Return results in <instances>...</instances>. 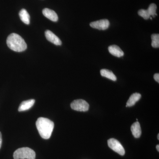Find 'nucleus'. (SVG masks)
I'll use <instances>...</instances> for the list:
<instances>
[{
  "label": "nucleus",
  "mask_w": 159,
  "mask_h": 159,
  "mask_svg": "<svg viewBox=\"0 0 159 159\" xmlns=\"http://www.w3.org/2000/svg\"><path fill=\"white\" fill-rule=\"evenodd\" d=\"M36 127L40 135L45 139L51 138L54 128V123L47 118L40 117L36 122Z\"/></svg>",
  "instance_id": "f257e3e1"
},
{
  "label": "nucleus",
  "mask_w": 159,
  "mask_h": 159,
  "mask_svg": "<svg viewBox=\"0 0 159 159\" xmlns=\"http://www.w3.org/2000/svg\"><path fill=\"white\" fill-rule=\"evenodd\" d=\"M7 46L9 48L16 52H22L27 48L25 40L16 33H11L7 38Z\"/></svg>",
  "instance_id": "f03ea898"
},
{
  "label": "nucleus",
  "mask_w": 159,
  "mask_h": 159,
  "mask_svg": "<svg viewBox=\"0 0 159 159\" xmlns=\"http://www.w3.org/2000/svg\"><path fill=\"white\" fill-rule=\"evenodd\" d=\"M13 158L14 159H35V153L31 148L24 147L14 152Z\"/></svg>",
  "instance_id": "7ed1b4c3"
},
{
  "label": "nucleus",
  "mask_w": 159,
  "mask_h": 159,
  "mask_svg": "<svg viewBox=\"0 0 159 159\" xmlns=\"http://www.w3.org/2000/svg\"><path fill=\"white\" fill-rule=\"evenodd\" d=\"M71 108L78 111H87L89 108V105L83 99H76L72 102L70 105Z\"/></svg>",
  "instance_id": "20e7f679"
},
{
  "label": "nucleus",
  "mask_w": 159,
  "mask_h": 159,
  "mask_svg": "<svg viewBox=\"0 0 159 159\" xmlns=\"http://www.w3.org/2000/svg\"><path fill=\"white\" fill-rule=\"evenodd\" d=\"M107 144H108L109 147L111 149H112L113 150L119 154L120 155L123 156L125 154V149L121 145V143L116 139H109L107 141Z\"/></svg>",
  "instance_id": "39448f33"
},
{
  "label": "nucleus",
  "mask_w": 159,
  "mask_h": 159,
  "mask_svg": "<svg viewBox=\"0 0 159 159\" xmlns=\"http://www.w3.org/2000/svg\"><path fill=\"white\" fill-rule=\"evenodd\" d=\"M110 23L108 20L102 19L93 22L90 24V26L94 29L100 30H105L108 29Z\"/></svg>",
  "instance_id": "423d86ee"
},
{
  "label": "nucleus",
  "mask_w": 159,
  "mask_h": 159,
  "mask_svg": "<svg viewBox=\"0 0 159 159\" xmlns=\"http://www.w3.org/2000/svg\"><path fill=\"white\" fill-rule=\"evenodd\" d=\"M45 34L46 39L50 42L57 46L61 45V40L52 31L50 30H47L45 32Z\"/></svg>",
  "instance_id": "0eeeda50"
},
{
  "label": "nucleus",
  "mask_w": 159,
  "mask_h": 159,
  "mask_svg": "<svg viewBox=\"0 0 159 159\" xmlns=\"http://www.w3.org/2000/svg\"><path fill=\"white\" fill-rule=\"evenodd\" d=\"M43 14L46 17L52 21L56 22L58 20V18L57 15L54 10L45 8L43 9Z\"/></svg>",
  "instance_id": "6e6552de"
},
{
  "label": "nucleus",
  "mask_w": 159,
  "mask_h": 159,
  "mask_svg": "<svg viewBox=\"0 0 159 159\" xmlns=\"http://www.w3.org/2000/svg\"><path fill=\"white\" fill-rule=\"evenodd\" d=\"M108 51L112 55L117 57H122L124 54V52L119 46L116 45L109 46L108 48Z\"/></svg>",
  "instance_id": "1a4fd4ad"
},
{
  "label": "nucleus",
  "mask_w": 159,
  "mask_h": 159,
  "mask_svg": "<svg viewBox=\"0 0 159 159\" xmlns=\"http://www.w3.org/2000/svg\"><path fill=\"white\" fill-rule=\"evenodd\" d=\"M34 102H35V100L34 99H29L26 101H23L19 107V111H24L29 110L34 105Z\"/></svg>",
  "instance_id": "9d476101"
},
{
  "label": "nucleus",
  "mask_w": 159,
  "mask_h": 159,
  "mask_svg": "<svg viewBox=\"0 0 159 159\" xmlns=\"http://www.w3.org/2000/svg\"><path fill=\"white\" fill-rule=\"evenodd\" d=\"M131 130L134 138H140L142 134V130L139 122H137L133 124L131 127Z\"/></svg>",
  "instance_id": "9b49d317"
},
{
  "label": "nucleus",
  "mask_w": 159,
  "mask_h": 159,
  "mask_svg": "<svg viewBox=\"0 0 159 159\" xmlns=\"http://www.w3.org/2000/svg\"><path fill=\"white\" fill-rule=\"evenodd\" d=\"M141 98V95L139 93H134L129 97L126 103V107H132L134 105L136 102H138Z\"/></svg>",
  "instance_id": "f8f14e48"
},
{
  "label": "nucleus",
  "mask_w": 159,
  "mask_h": 159,
  "mask_svg": "<svg viewBox=\"0 0 159 159\" xmlns=\"http://www.w3.org/2000/svg\"><path fill=\"white\" fill-rule=\"evenodd\" d=\"M20 19L23 23L26 25L30 24V16L27 10L25 9H22L19 12Z\"/></svg>",
  "instance_id": "ddd939ff"
},
{
  "label": "nucleus",
  "mask_w": 159,
  "mask_h": 159,
  "mask_svg": "<svg viewBox=\"0 0 159 159\" xmlns=\"http://www.w3.org/2000/svg\"><path fill=\"white\" fill-rule=\"evenodd\" d=\"M100 74L102 77H106L111 80L116 81L117 80L116 77L115 76L112 71L106 69H102L100 70Z\"/></svg>",
  "instance_id": "4468645a"
},
{
  "label": "nucleus",
  "mask_w": 159,
  "mask_h": 159,
  "mask_svg": "<svg viewBox=\"0 0 159 159\" xmlns=\"http://www.w3.org/2000/svg\"><path fill=\"white\" fill-rule=\"evenodd\" d=\"M152 46L154 48H159V34H152L151 36Z\"/></svg>",
  "instance_id": "2eb2a0df"
},
{
  "label": "nucleus",
  "mask_w": 159,
  "mask_h": 159,
  "mask_svg": "<svg viewBox=\"0 0 159 159\" xmlns=\"http://www.w3.org/2000/svg\"><path fill=\"white\" fill-rule=\"evenodd\" d=\"M157 7L156 5L153 3L151 4L150 6L148 7V9H147L148 11V13L150 15V16H152L154 17L155 16L157 15L156 13V10Z\"/></svg>",
  "instance_id": "dca6fc26"
},
{
  "label": "nucleus",
  "mask_w": 159,
  "mask_h": 159,
  "mask_svg": "<svg viewBox=\"0 0 159 159\" xmlns=\"http://www.w3.org/2000/svg\"><path fill=\"white\" fill-rule=\"evenodd\" d=\"M138 14L145 20H148L150 17V15L148 13L147 10L145 9H140L138 11Z\"/></svg>",
  "instance_id": "f3484780"
},
{
  "label": "nucleus",
  "mask_w": 159,
  "mask_h": 159,
  "mask_svg": "<svg viewBox=\"0 0 159 159\" xmlns=\"http://www.w3.org/2000/svg\"><path fill=\"white\" fill-rule=\"evenodd\" d=\"M154 79H155V80L158 83H159V74H154Z\"/></svg>",
  "instance_id": "a211bd4d"
},
{
  "label": "nucleus",
  "mask_w": 159,
  "mask_h": 159,
  "mask_svg": "<svg viewBox=\"0 0 159 159\" xmlns=\"http://www.w3.org/2000/svg\"><path fill=\"white\" fill-rule=\"evenodd\" d=\"M2 135L1 132H0V149H1V146L2 145Z\"/></svg>",
  "instance_id": "6ab92c4d"
},
{
  "label": "nucleus",
  "mask_w": 159,
  "mask_h": 159,
  "mask_svg": "<svg viewBox=\"0 0 159 159\" xmlns=\"http://www.w3.org/2000/svg\"><path fill=\"white\" fill-rule=\"evenodd\" d=\"M157 150L158 151V152H159V145H157L156 146Z\"/></svg>",
  "instance_id": "aec40b11"
},
{
  "label": "nucleus",
  "mask_w": 159,
  "mask_h": 159,
  "mask_svg": "<svg viewBox=\"0 0 159 159\" xmlns=\"http://www.w3.org/2000/svg\"><path fill=\"white\" fill-rule=\"evenodd\" d=\"M157 139H158V140H159V134H158Z\"/></svg>",
  "instance_id": "412c9836"
}]
</instances>
